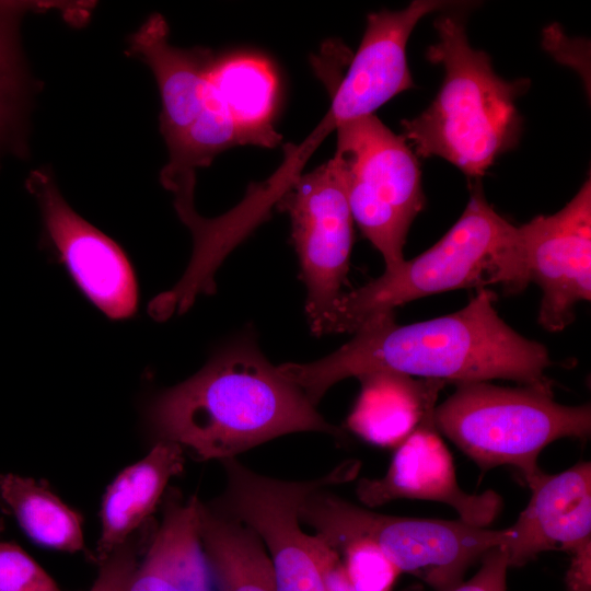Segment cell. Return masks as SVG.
Instances as JSON below:
<instances>
[{
  "label": "cell",
  "mask_w": 591,
  "mask_h": 591,
  "mask_svg": "<svg viewBox=\"0 0 591 591\" xmlns=\"http://www.w3.org/2000/svg\"><path fill=\"white\" fill-rule=\"evenodd\" d=\"M209 94L237 128L244 146L273 148L279 80L270 61L258 54L236 51L213 56L208 70Z\"/></svg>",
  "instance_id": "e0dca14e"
},
{
  "label": "cell",
  "mask_w": 591,
  "mask_h": 591,
  "mask_svg": "<svg viewBox=\"0 0 591 591\" xmlns=\"http://www.w3.org/2000/svg\"><path fill=\"white\" fill-rule=\"evenodd\" d=\"M346 576L355 591H391L399 569L372 541L357 538L338 551Z\"/></svg>",
  "instance_id": "7402d4cb"
},
{
  "label": "cell",
  "mask_w": 591,
  "mask_h": 591,
  "mask_svg": "<svg viewBox=\"0 0 591 591\" xmlns=\"http://www.w3.org/2000/svg\"><path fill=\"white\" fill-rule=\"evenodd\" d=\"M361 389L347 427L362 440L396 448L432 413L445 382L376 370L357 376Z\"/></svg>",
  "instance_id": "ac0fdd59"
},
{
  "label": "cell",
  "mask_w": 591,
  "mask_h": 591,
  "mask_svg": "<svg viewBox=\"0 0 591 591\" xmlns=\"http://www.w3.org/2000/svg\"><path fill=\"white\" fill-rule=\"evenodd\" d=\"M199 531L218 591H277L268 553L247 526L200 501Z\"/></svg>",
  "instance_id": "d6986e66"
},
{
  "label": "cell",
  "mask_w": 591,
  "mask_h": 591,
  "mask_svg": "<svg viewBox=\"0 0 591 591\" xmlns=\"http://www.w3.org/2000/svg\"><path fill=\"white\" fill-rule=\"evenodd\" d=\"M221 463L225 488L211 505L257 535L270 558L277 591H328L329 546L302 531L300 509L314 491L352 479L360 464L347 461L320 478L291 482L258 474L236 457Z\"/></svg>",
  "instance_id": "ba28073f"
},
{
  "label": "cell",
  "mask_w": 591,
  "mask_h": 591,
  "mask_svg": "<svg viewBox=\"0 0 591 591\" xmlns=\"http://www.w3.org/2000/svg\"><path fill=\"white\" fill-rule=\"evenodd\" d=\"M0 591H62L22 547L0 541Z\"/></svg>",
  "instance_id": "603a6c76"
},
{
  "label": "cell",
  "mask_w": 591,
  "mask_h": 591,
  "mask_svg": "<svg viewBox=\"0 0 591 591\" xmlns=\"http://www.w3.org/2000/svg\"><path fill=\"white\" fill-rule=\"evenodd\" d=\"M531 499L507 528L500 545L510 567H521L543 552L570 553L591 543V464L580 462L558 474L541 472L530 484Z\"/></svg>",
  "instance_id": "4fadbf2b"
},
{
  "label": "cell",
  "mask_w": 591,
  "mask_h": 591,
  "mask_svg": "<svg viewBox=\"0 0 591 591\" xmlns=\"http://www.w3.org/2000/svg\"><path fill=\"white\" fill-rule=\"evenodd\" d=\"M336 136L354 222L392 269L405 260L409 228L425 206L417 155L374 114L341 124Z\"/></svg>",
  "instance_id": "52a82bcc"
},
{
  "label": "cell",
  "mask_w": 591,
  "mask_h": 591,
  "mask_svg": "<svg viewBox=\"0 0 591 591\" xmlns=\"http://www.w3.org/2000/svg\"><path fill=\"white\" fill-rule=\"evenodd\" d=\"M25 185L39 206L46 240L77 286L108 317H130L137 282L124 251L68 205L47 169L33 170Z\"/></svg>",
  "instance_id": "8fae6325"
},
{
  "label": "cell",
  "mask_w": 591,
  "mask_h": 591,
  "mask_svg": "<svg viewBox=\"0 0 591 591\" xmlns=\"http://www.w3.org/2000/svg\"><path fill=\"white\" fill-rule=\"evenodd\" d=\"M325 579L328 591H355L344 570L340 554L332 547L325 558Z\"/></svg>",
  "instance_id": "4316f807"
},
{
  "label": "cell",
  "mask_w": 591,
  "mask_h": 591,
  "mask_svg": "<svg viewBox=\"0 0 591 591\" xmlns=\"http://www.w3.org/2000/svg\"><path fill=\"white\" fill-rule=\"evenodd\" d=\"M148 420L158 440L178 444L197 461L236 457L293 432L343 436L250 344L225 348L198 373L158 394Z\"/></svg>",
  "instance_id": "7a4b0ae2"
},
{
  "label": "cell",
  "mask_w": 591,
  "mask_h": 591,
  "mask_svg": "<svg viewBox=\"0 0 591 591\" xmlns=\"http://www.w3.org/2000/svg\"><path fill=\"white\" fill-rule=\"evenodd\" d=\"M519 228L528 281L542 290L538 324L560 332L591 299V181L559 211Z\"/></svg>",
  "instance_id": "30bf717a"
},
{
  "label": "cell",
  "mask_w": 591,
  "mask_h": 591,
  "mask_svg": "<svg viewBox=\"0 0 591 591\" xmlns=\"http://www.w3.org/2000/svg\"><path fill=\"white\" fill-rule=\"evenodd\" d=\"M169 35L164 16L153 13L129 36L127 53L154 74L162 102L160 130L170 149L207 108L208 70L215 54L202 47H175Z\"/></svg>",
  "instance_id": "5bb4252c"
},
{
  "label": "cell",
  "mask_w": 591,
  "mask_h": 591,
  "mask_svg": "<svg viewBox=\"0 0 591 591\" xmlns=\"http://www.w3.org/2000/svg\"><path fill=\"white\" fill-rule=\"evenodd\" d=\"M433 25L438 42L426 56L442 65L443 82L422 113L402 120V136L417 157L442 158L478 178L518 144L522 119L515 100L530 81L500 78L490 57L470 45L459 18L442 15Z\"/></svg>",
  "instance_id": "3957f363"
},
{
  "label": "cell",
  "mask_w": 591,
  "mask_h": 591,
  "mask_svg": "<svg viewBox=\"0 0 591 591\" xmlns=\"http://www.w3.org/2000/svg\"><path fill=\"white\" fill-rule=\"evenodd\" d=\"M292 224V240L308 289L306 315L315 335L328 334L354 243L343 162L336 154L301 174L277 202Z\"/></svg>",
  "instance_id": "9c48e42d"
},
{
  "label": "cell",
  "mask_w": 591,
  "mask_h": 591,
  "mask_svg": "<svg viewBox=\"0 0 591 591\" xmlns=\"http://www.w3.org/2000/svg\"><path fill=\"white\" fill-rule=\"evenodd\" d=\"M434 408L438 431L480 468L511 465L529 485L542 471V450L561 438L587 440L590 404L566 406L534 387H505L489 381L459 382Z\"/></svg>",
  "instance_id": "5b68a950"
},
{
  "label": "cell",
  "mask_w": 591,
  "mask_h": 591,
  "mask_svg": "<svg viewBox=\"0 0 591 591\" xmlns=\"http://www.w3.org/2000/svg\"><path fill=\"white\" fill-rule=\"evenodd\" d=\"M300 520L338 551L357 538L375 543L401 572L421 578L436 591H450L467 568L508 540V530H490L459 520L381 514L358 507L327 488L311 494Z\"/></svg>",
  "instance_id": "8992f818"
},
{
  "label": "cell",
  "mask_w": 591,
  "mask_h": 591,
  "mask_svg": "<svg viewBox=\"0 0 591 591\" xmlns=\"http://www.w3.org/2000/svg\"><path fill=\"white\" fill-rule=\"evenodd\" d=\"M478 571L466 582H461L450 591H507L508 555L501 547H495L480 558ZM403 591H422L419 586H410Z\"/></svg>",
  "instance_id": "cb8c5ba5"
},
{
  "label": "cell",
  "mask_w": 591,
  "mask_h": 591,
  "mask_svg": "<svg viewBox=\"0 0 591 591\" xmlns=\"http://www.w3.org/2000/svg\"><path fill=\"white\" fill-rule=\"evenodd\" d=\"M60 10L77 23L83 2L0 0V155L23 154L24 121L31 94V78L20 42V24L30 11Z\"/></svg>",
  "instance_id": "ffe728a7"
},
{
  "label": "cell",
  "mask_w": 591,
  "mask_h": 591,
  "mask_svg": "<svg viewBox=\"0 0 591 591\" xmlns=\"http://www.w3.org/2000/svg\"><path fill=\"white\" fill-rule=\"evenodd\" d=\"M494 285L515 294L529 281L518 227L488 204L477 182L459 220L434 245L341 294L328 333H355L375 315L424 297Z\"/></svg>",
  "instance_id": "277c9868"
},
{
  "label": "cell",
  "mask_w": 591,
  "mask_h": 591,
  "mask_svg": "<svg viewBox=\"0 0 591 591\" xmlns=\"http://www.w3.org/2000/svg\"><path fill=\"white\" fill-rule=\"evenodd\" d=\"M0 499L36 544L65 553L84 549L81 514L45 483L13 473L0 474Z\"/></svg>",
  "instance_id": "44dd1931"
},
{
  "label": "cell",
  "mask_w": 591,
  "mask_h": 591,
  "mask_svg": "<svg viewBox=\"0 0 591 591\" xmlns=\"http://www.w3.org/2000/svg\"><path fill=\"white\" fill-rule=\"evenodd\" d=\"M356 495L368 507L396 499L442 502L461 520L482 528H487L502 508L501 497L494 490L472 495L460 487L452 455L434 424V410L395 448L385 475L361 478Z\"/></svg>",
  "instance_id": "7c38bea8"
},
{
  "label": "cell",
  "mask_w": 591,
  "mask_h": 591,
  "mask_svg": "<svg viewBox=\"0 0 591 591\" xmlns=\"http://www.w3.org/2000/svg\"><path fill=\"white\" fill-rule=\"evenodd\" d=\"M496 301V293L484 288L444 316L399 325L394 312L379 314L333 354L277 369L314 406L335 383L376 370L455 383L503 379L553 393L546 347L510 327Z\"/></svg>",
  "instance_id": "6da1fadb"
},
{
  "label": "cell",
  "mask_w": 591,
  "mask_h": 591,
  "mask_svg": "<svg viewBox=\"0 0 591 591\" xmlns=\"http://www.w3.org/2000/svg\"><path fill=\"white\" fill-rule=\"evenodd\" d=\"M137 563L136 552L128 542L100 563L99 575L89 591H126Z\"/></svg>",
  "instance_id": "d4e9b609"
},
{
  "label": "cell",
  "mask_w": 591,
  "mask_h": 591,
  "mask_svg": "<svg viewBox=\"0 0 591 591\" xmlns=\"http://www.w3.org/2000/svg\"><path fill=\"white\" fill-rule=\"evenodd\" d=\"M200 501L167 494L161 523L126 591H212L199 531Z\"/></svg>",
  "instance_id": "9a60e30c"
},
{
  "label": "cell",
  "mask_w": 591,
  "mask_h": 591,
  "mask_svg": "<svg viewBox=\"0 0 591 591\" xmlns=\"http://www.w3.org/2000/svg\"><path fill=\"white\" fill-rule=\"evenodd\" d=\"M568 554L570 561L566 572L567 591H591V543Z\"/></svg>",
  "instance_id": "484cf974"
},
{
  "label": "cell",
  "mask_w": 591,
  "mask_h": 591,
  "mask_svg": "<svg viewBox=\"0 0 591 591\" xmlns=\"http://www.w3.org/2000/svg\"><path fill=\"white\" fill-rule=\"evenodd\" d=\"M184 450L158 440L139 461L121 470L107 486L101 502V534L95 559L101 563L127 544L154 512L169 482L184 470Z\"/></svg>",
  "instance_id": "2e32d148"
}]
</instances>
